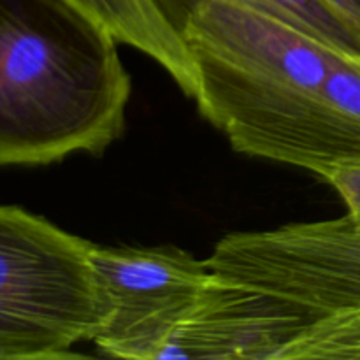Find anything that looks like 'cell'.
<instances>
[{
  "label": "cell",
  "mask_w": 360,
  "mask_h": 360,
  "mask_svg": "<svg viewBox=\"0 0 360 360\" xmlns=\"http://www.w3.org/2000/svg\"><path fill=\"white\" fill-rule=\"evenodd\" d=\"M323 181L329 183L348 207V214L360 221V162L333 167Z\"/></svg>",
  "instance_id": "8fae6325"
},
{
  "label": "cell",
  "mask_w": 360,
  "mask_h": 360,
  "mask_svg": "<svg viewBox=\"0 0 360 360\" xmlns=\"http://www.w3.org/2000/svg\"><path fill=\"white\" fill-rule=\"evenodd\" d=\"M206 260L225 283L281 297L319 315L360 308V221L348 213L229 234Z\"/></svg>",
  "instance_id": "277c9868"
},
{
  "label": "cell",
  "mask_w": 360,
  "mask_h": 360,
  "mask_svg": "<svg viewBox=\"0 0 360 360\" xmlns=\"http://www.w3.org/2000/svg\"><path fill=\"white\" fill-rule=\"evenodd\" d=\"M207 0H157L172 27L179 32L186 18ZM264 11L299 30L326 42L333 49L360 56V34L323 0H236Z\"/></svg>",
  "instance_id": "ba28073f"
},
{
  "label": "cell",
  "mask_w": 360,
  "mask_h": 360,
  "mask_svg": "<svg viewBox=\"0 0 360 360\" xmlns=\"http://www.w3.org/2000/svg\"><path fill=\"white\" fill-rule=\"evenodd\" d=\"M179 34L195 67L200 115L236 151L320 179L360 162V118L323 94L340 51L236 0L200 4Z\"/></svg>",
  "instance_id": "6da1fadb"
},
{
  "label": "cell",
  "mask_w": 360,
  "mask_h": 360,
  "mask_svg": "<svg viewBox=\"0 0 360 360\" xmlns=\"http://www.w3.org/2000/svg\"><path fill=\"white\" fill-rule=\"evenodd\" d=\"M360 34V0H323Z\"/></svg>",
  "instance_id": "7c38bea8"
},
{
  "label": "cell",
  "mask_w": 360,
  "mask_h": 360,
  "mask_svg": "<svg viewBox=\"0 0 360 360\" xmlns=\"http://www.w3.org/2000/svg\"><path fill=\"white\" fill-rule=\"evenodd\" d=\"M360 359V308L313 319L278 360Z\"/></svg>",
  "instance_id": "9c48e42d"
},
{
  "label": "cell",
  "mask_w": 360,
  "mask_h": 360,
  "mask_svg": "<svg viewBox=\"0 0 360 360\" xmlns=\"http://www.w3.org/2000/svg\"><path fill=\"white\" fill-rule=\"evenodd\" d=\"M116 39L65 0H0V165L98 155L125 129Z\"/></svg>",
  "instance_id": "7a4b0ae2"
},
{
  "label": "cell",
  "mask_w": 360,
  "mask_h": 360,
  "mask_svg": "<svg viewBox=\"0 0 360 360\" xmlns=\"http://www.w3.org/2000/svg\"><path fill=\"white\" fill-rule=\"evenodd\" d=\"M323 94L334 105L360 118V56L338 53L323 83Z\"/></svg>",
  "instance_id": "30bf717a"
},
{
  "label": "cell",
  "mask_w": 360,
  "mask_h": 360,
  "mask_svg": "<svg viewBox=\"0 0 360 360\" xmlns=\"http://www.w3.org/2000/svg\"><path fill=\"white\" fill-rule=\"evenodd\" d=\"M101 23L118 44L144 53L169 72L183 90L195 98L197 72L178 30L165 18L157 0H65Z\"/></svg>",
  "instance_id": "52a82bcc"
},
{
  "label": "cell",
  "mask_w": 360,
  "mask_h": 360,
  "mask_svg": "<svg viewBox=\"0 0 360 360\" xmlns=\"http://www.w3.org/2000/svg\"><path fill=\"white\" fill-rule=\"evenodd\" d=\"M90 262L108 309L94 343L116 359L158 360L172 334L221 285L207 260L172 246L90 245Z\"/></svg>",
  "instance_id": "5b68a950"
},
{
  "label": "cell",
  "mask_w": 360,
  "mask_h": 360,
  "mask_svg": "<svg viewBox=\"0 0 360 360\" xmlns=\"http://www.w3.org/2000/svg\"><path fill=\"white\" fill-rule=\"evenodd\" d=\"M319 313L221 281L213 297L162 348L160 359H280Z\"/></svg>",
  "instance_id": "8992f818"
},
{
  "label": "cell",
  "mask_w": 360,
  "mask_h": 360,
  "mask_svg": "<svg viewBox=\"0 0 360 360\" xmlns=\"http://www.w3.org/2000/svg\"><path fill=\"white\" fill-rule=\"evenodd\" d=\"M91 243L16 206H0V360L79 357L105 302L90 262Z\"/></svg>",
  "instance_id": "3957f363"
}]
</instances>
